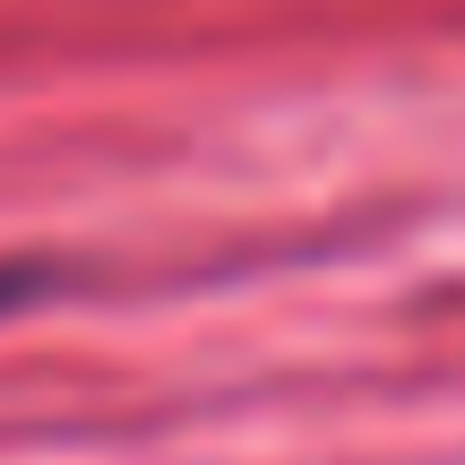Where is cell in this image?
Masks as SVG:
<instances>
[{"label": "cell", "mask_w": 465, "mask_h": 465, "mask_svg": "<svg viewBox=\"0 0 465 465\" xmlns=\"http://www.w3.org/2000/svg\"><path fill=\"white\" fill-rule=\"evenodd\" d=\"M44 284H52L44 267H17V259H0V319H9V311H26V302L44 293Z\"/></svg>", "instance_id": "cell-1"}]
</instances>
